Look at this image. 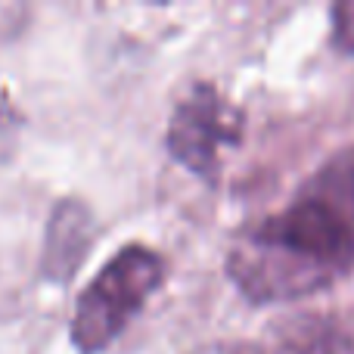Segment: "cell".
I'll return each instance as SVG.
<instances>
[{
  "label": "cell",
  "instance_id": "obj_1",
  "mask_svg": "<svg viewBox=\"0 0 354 354\" xmlns=\"http://www.w3.org/2000/svg\"><path fill=\"white\" fill-rule=\"evenodd\" d=\"M354 268V227L317 196L252 224L227 252V277L252 305L299 301Z\"/></svg>",
  "mask_w": 354,
  "mask_h": 354
},
{
  "label": "cell",
  "instance_id": "obj_2",
  "mask_svg": "<svg viewBox=\"0 0 354 354\" xmlns=\"http://www.w3.org/2000/svg\"><path fill=\"white\" fill-rule=\"evenodd\" d=\"M165 283V258L143 243H124L81 289L68 324L78 354H103Z\"/></svg>",
  "mask_w": 354,
  "mask_h": 354
},
{
  "label": "cell",
  "instance_id": "obj_3",
  "mask_svg": "<svg viewBox=\"0 0 354 354\" xmlns=\"http://www.w3.org/2000/svg\"><path fill=\"white\" fill-rule=\"evenodd\" d=\"M245 134V112L221 93L212 81H189L168 115L165 149L180 168L205 183L221 174L227 149L239 147Z\"/></svg>",
  "mask_w": 354,
  "mask_h": 354
},
{
  "label": "cell",
  "instance_id": "obj_4",
  "mask_svg": "<svg viewBox=\"0 0 354 354\" xmlns=\"http://www.w3.org/2000/svg\"><path fill=\"white\" fill-rule=\"evenodd\" d=\"M93 243H97V221L84 199L66 196L53 205L44 230V249H41V277L53 286H66L75 280L81 264L87 261Z\"/></svg>",
  "mask_w": 354,
  "mask_h": 354
},
{
  "label": "cell",
  "instance_id": "obj_5",
  "mask_svg": "<svg viewBox=\"0 0 354 354\" xmlns=\"http://www.w3.org/2000/svg\"><path fill=\"white\" fill-rule=\"evenodd\" d=\"M274 354H354V336L326 314H301L277 326Z\"/></svg>",
  "mask_w": 354,
  "mask_h": 354
},
{
  "label": "cell",
  "instance_id": "obj_6",
  "mask_svg": "<svg viewBox=\"0 0 354 354\" xmlns=\"http://www.w3.org/2000/svg\"><path fill=\"white\" fill-rule=\"evenodd\" d=\"M324 199L330 208H336L345 221L354 227V143L339 149L311 180V193Z\"/></svg>",
  "mask_w": 354,
  "mask_h": 354
},
{
  "label": "cell",
  "instance_id": "obj_7",
  "mask_svg": "<svg viewBox=\"0 0 354 354\" xmlns=\"http://www.w3.org/2000/svg\"><path fill=\"white\" fill-rule=\"evenodd\" d=\"M330 41L339 53L354 56V0H342L330 10Z\"/></svg>",
  "mask_w": 354,
  "mask_h": 354
},
{
  "label": "cell",
  "instance_id": "obj_8",
  "mask_svg": "<svg viewBox=\"0 0 354 354\" xmlns=\"http://www.w3.org/2000/svg\"><path fill=\"white\" fill-rule=\"evenodd\" d=\"M218 354H255L252 348H236V351H218Z\"/></svg>",
  "mask_w": 354,
  "mask_h": 354
}]
</instances>
